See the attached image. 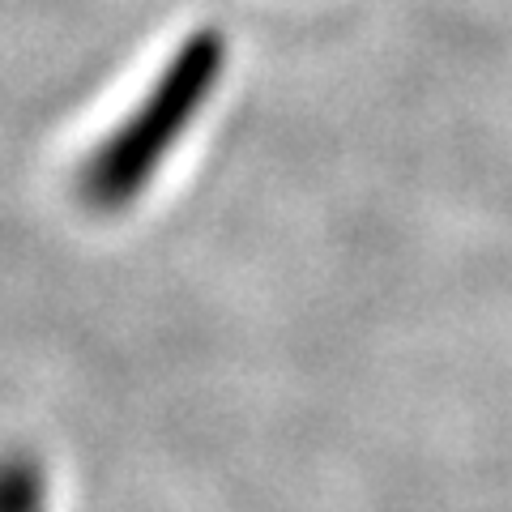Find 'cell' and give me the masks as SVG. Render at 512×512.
I'll return each instance as SVG.
<instances>
[{
	"label": "cell",
	"instance_id": "2",
	"mask_svg": "<svg viewBox=\"0 0 512 512\" xmlns=\"http://www.w3.org/2000/svg\"><path fill=\"white\" fill-rule=\"evenodd\" d=\"M43 500H47L43 466L26 453H13L5 466V495H0L5 512H43Z\"/></svg>",
	"mask_w": 512,
	"mask_h": 512
},
{
	"label": "cell",
	"instance_id": "1",
	"mask_svg": "<svg viewBox=\"0 0 512 512\" xmlns=\"http://www.w3.org/2000/svg\"><path fill=\"white\" fill-rule=\"evenodd\" d=\"M227 69V39L218 26H201L175 47L163 73L141 94V103L99 141L82 167V197L103 214L124 210L150 188L167 154L180 146Z\"/></svg>",
	"mask_w": 512,
	"mask_h": 512
}]
</instances>
